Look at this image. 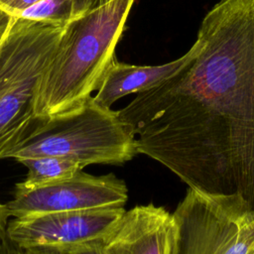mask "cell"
Listing matches in <instances>:
<instances>
[{
  "instance_id": "15",
  "label": "cell",
  "mask_w": 254,
  "mask_h": 254,
  "mask_svg": "<svg viewBox=\"0 0 254 254\" xmlns=\"http://www.w3.org/2000/svg\"><path fill=\"white\" fill-rule=\"evenodd\" d=\"M21 251L22 249H20L7 237V235H5L0 245V254H21Z\"/></svg>"
},
{
  "instance_id": "3",
  "label": "cell",
  "mask_w": 254,
  "mask_h": 254,
  "mask_svg": "<svg viewBox=\"0 0 254 254\" xmlns=\"http://www.w3.org/2000/svg\"><path fill=\"white\" fill-rule=\"evenodd\" d=\"M64 28L17 18L0 33V160L38 121V84Z\"/></svg>"
},
{
  "instance_id": "1",
  "label": "cell",
  "mask_w": 254,
  "mask_h": 254,
  "mask_svg": "<svg viewBox=\"0 0 254 254\" xmlns=\"http://www.w3.org/2000/svg\"><path fill=\"white\" fill-rule=\"evenodd\" d=\"M195 57L118 111L137 152L189 188L239 194L254 210V8L216 3Z\"/></svg>"
},
{
  "instance_id": "2",
  "label": "cell",
  "mask_w": 254,
  "mask_h": 254,
  "mask_svg": "<svg viewBox=\"0 0 254 254\" xmlns=\"http://www.w3.org/2000/svg\"><path fill=\"white\" fill-rule=\"evenodd\" d=\"M135 0H112L71 21L39 81L35 114L48 118L91 97L112 63Z\"/></svg>"
},
{
  "instance_id": "4",
  "label": "cell",
  "mask_w": 254,
  "mask_h": 254,
  "mask_svg": "<svg viewBox=\"0 0 254 254\" xmlns=\"http://www.w3.org/2000/svg\"><path fill=\"white\" fill-rule=\"evenodd\" d=\"M136 134L118 111L97 104L92 96L68 111L38 118L29 135L8 155L18 159L55 156L89 165H122L137 152Z\"/></svg>"
},
{
  "instance_id": "16",
  "label": "cell",
  "mask_w": 254,
  "mask_h": 254,
  "mask_svg": "<svg viewBox=\"0 0 254 254\" xmlns=\"http://www.w3.org/2000/svg\"><path fill=\"white\" fill-rule=\"evenodd\" d=\"M21 254H65L52 248H30L21 251Z\"/></svg>"
},
{
  "instance_id": "6",
  "label": "cell",
  "mask_w": 254,
  "mask_h": 254,
  "mask_svg": "<svg viewBox=\"0 0 254 254\" xmlns=\"http://www.w3.org/2000/svg\"><path fill=\"white\" fill-rule=\"evenodd\" d=\"M128 190L114 174L93 176L78 172L52 184L26 189L15 185L14 196L6 203L12 217L34 214L124 207Z\"/></svg>"
},
{
  "instance_id": "9",
  "label": "cell",
  "mask_w": 254,
  "mask_h": 254,
  "mask_svg": "<svg viewBox=\"0 0 254 254\" xmlns=\"http://www.w3.org/2000/svg\"><path fill=\"white\" fill-rule=\"evenodd\" d=\"M199 50L195 41L187 54L176 61L160 65H134L119 63L114 59L96 90L93 100L107 108L131 93H141L161 84L190 62Z\"/></svg>"
},
{
  "instance_id": "11",
  "label": "cell",
  "mask_w": 254,
  "mask_h": 254,
  "mask_svg": "<svg viewBox=\"0 0 254 254\" xmlns=\"http://www.w3.org/2000/svg\"><path fill=\"white\" fill-rule=\"evenodd\" d=\"M90 10H92L90 0H40L23 10L14 19L66 27L71 21Z\"/></svg>"
},
{
  "instance_id": "12",
  "label": "cell",
  "mask_w": 254,
  "mask_h": 254,
  "mask_svg": "<svg viewBox=\"0 0 254 254\" xmlns=\"http://www.w3.org/2000/svg\"><path fill=\"white\" fill-rule=\"evenodd\" d=\"M40 0H0V33L19 13Z\"/></svg>"
},
{
  "instance_id": "5",
  "label": "cell",
  "mask_w": 254,
  "mask_h": 254,
  "mask_svg": "<svg viewBox=\"0 0 254 254\" xmlns=\"http://www.w3.org/2000/svg\"><path fill=\"white\" fill-rule=\"evenodd\" d=\"M173 213L177 254H254V210L241 195L189 188Z\"/></svg>"
},
{
  "instance_id": "10",
  "label": "cell",
  "mask_w": 254,
  "mask_h": 254,
  "mask_svg": "<svg viewBox=\"0 0 254 254\" xmlns=\"http://www.w3.org/2000/svg\"><path fill=\"white\" fill-rule=\"evenodd\" d=\"M28 172L19 186L31 189L72 177L82 171L83 167L69 159L55 156H35L17 160Z\"/></svg>"
},
{
  "instance_id": "17",
  "label": "cell",
  "mask_w": 254,
  "mask_h": 254,
  "mask_svg": "<svg viewBox=\"0 0 254 254\" xmlns=\"http://www.w3.org/2000/svg\"><path fill=\"white\" fill-rule=\"evenodd\" d=\"M90 1H91L92 9H94V8H97V7H99V6H102V5L108 3V2H110V1H112V0H90Z\"/></svg>"
},
{
  "instance_id": "8",
  "label": "cell",
  "mask_w": 254,
  "mask_h": 254,
  "mask_svg": "<svg viewBox=\"0 0 254 254\" xmlns=\"http://www.w3.org/2000/svg\"><path fill=\"white\" fill-rule=\"evenodd\" d=\"M178 238L174 213L148 203L125 210L103 245L106 254H177Z\"/></svg>"
},
{
  "instance_id": "7",
  "label": "cell",
  "mask_w": 254,
  "mask_h": 254,
  "mask_svg": "<svg viewBox=\"0 0 254 254\" xmlns=\"http://www.w3.org/2000/svg\"><path fill=\"white\" fill-rule=\"evenodd\" d=\"M124 211V207H109L14 217L8 221L6 235L22 250L52 248L64 252L71 246L104 238Z\"/></svg>"
},
{
  "instance_id": "14",
  "label": "cell",
  "mask_w": 254,
  "mask_h": 254,
  "mask_svg": "<svg viewBox=\"0 0 254 254\" xmlns=\"http://www.w3.org/2000/svg\"><path fill=\"white\" fill-rule=\"evenodd\" d=\"M9 217H10V214L7 210L6 203L4 204L0 202V245L3 238L6 235V228H7Z\"/></svg>"
},
{
  "instance_id": "13",
  "label": "cell",
  "mask_w": 254,
  "mask_h": 254,
  "mask_svg": "<svg viewBox=\"0 0 254 254\" xmlns=\"http://www.w3.org/2000/svg\"><path fill=\"white\" fill-rule=\"evenodd\" d=\"M64 253L65 254H106L104 245H103V238L71 246L68 249H66Z\"/></svg>"
}]
</instances>
